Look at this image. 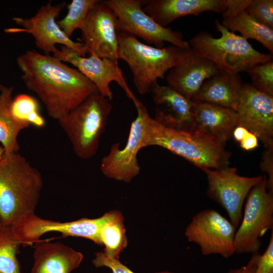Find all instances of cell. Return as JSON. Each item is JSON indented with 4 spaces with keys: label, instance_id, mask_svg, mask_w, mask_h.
I'll return each mask as SVG.
<instances>
[{
    "label": "cell",
    "instance_id": "1",
    "mask_svg": "<svg viewBox=\"0 0 273 273\" xmlns=\"http://www.w3.org/2000/svg\"><path fill=\"white\" fill-rule=\"evenodd\" d=\"M17 63L26 87L38 96L49 116L58 121L99 93L79 71L53 56L29 50L18 57Z\"/></svg>",
    "mask_w": 273,
    "mask_h": 273
},
{
    "label": "cell",
    "instance_id": "2",
    "mask_svg": "<svg viewBox=\"0 0 273 273\" xmlns=\"http://www.w3.org/2000/svg\"><path fill=\"white\" fill-rule=\"evenodd\" d=\"M43 181L40 172L18 153L0 160V219L9 226L21 215L34 211Z\"/></svg>",
    "mask_w": 273,
    "mask_h": 273
},
{
    "label": "cell",
    "instance_id": "3",
    "mask_svg": "<svg viewBox=\"0 0 273 273\" xmlns=\"http://www.w3.org/2000/svg\"><path fill=\"white\" fill-rule=\"evenodd\" d=\"M117 34L118 59L128 65L134 86L141 95L151 93L158 79H163L167 71L178 65L191 49L173 45L157 48L125 32L117 31Z\"/></svg>",
    "mask_w": 273,
    "mask_h": 273
},
{
    "label": "cell",
    "instance_id": "4",
    "mask_svg": "<svg viewBox=\"0 0 273 273\" xmlns=\"http://www.w3.org/2000/svg\"><path fill=\"white\" fill-rule=\"evenodd\" d=\"M157 146L178 155L202 170L229 166L231 153L222 143L197 131L165 127L151 118L147 147Z\"/></svg>",
    "mask_w": 273,
    "mask_h": 273
},
{
    "label": "cell",
    "instance_id": "5",
    "mask_svg": "<svg viewBox=\"0 0 273 273\" xmlns=\"http://www.w3.org/2000/svg\"><path fill=\"white\" fill-rule=\"evenodd\" d=\"M215 25L220 37L215 38L208 32L203 31L189 42L195 54L211 61L218 69L239 74L272 60V55L254 49L247 39L225 28L217 20Z\"/></svg>",
    "mask_w": 273,
    "mask_h": 273
},
{
    "label": "cell",
    "instance_id": "6",
    "mask_svg": "<svg viewBox=\"0 0 273 273\" xmlns=\"http://www.w3.org/2000/svg\"><path fill=\"white\" fill-rule=\"evenodd\" d=\"M112 109L110 101L96 93L58 121L78 157L96 155Z\"/></svg>",
    "mask_w": 273,
    "mask_h": 273
},
{
    "label": "cell",
    "instance_id": "7",
    "mask_svg": "<svg viewBox=\"0 0 273 273\" xmlns=\"http://www.w3.org/2000/svg\"><path fill=\"white\" fill-rule=\"evenodd\" d=\"M273 230V191L268 190L266 177L255 185L249 193L238 229L234 237L235 253L259 252L261 238Z\"/></svg>",
    "mask_w": 273,
    "mask_h": 273
},
{
    "label": "cell",
    "instance_id": "8",
    "mask_svg": "<svg viewBox=\"0 0 273 273\" xmlns=\"http://www.w3.org/2000/svg\"><path fill=\"white\" fill-rule=\"evenodd\" d=\"M102 2L115 13L117 31L132 34L157 48H163L164 42L189 49V42L184 40L183 34L170 27L158 24L143 9V0H104Z\"/></svg>",
    "mask_w": 273,
    "mask_h": 273
},
{
    "label": "cell",
    "instance_id": "9",
    "mask_svg": "<svg viewBox=\"0 0 273 273\" xmlns=\"http://www.w3.org/2000/svg\"><path fill=\"white\" fill-rule=\"evenodd\" d=\"M133 103L137 116L131 123L126 144L120 149L119 143L114 144L100 164L101 170L107 177L125 183L131 181L140 172L137 155L141 149L147 147L149 125L152 118L147 108L138 98Z\"/></svg>",
    "mask_w": 273,
    "mask_h": 273
},
{
    "label": "cell",
    "instance_id": "10",
    "mask_svg": "<svg viewBox=\"0 0 273 273\" xmlns=\"http://www.w3.org/2000/svg\"><path fill=\"white\" fill-rule=\"evenodd\" d=\"M65 5V2L53 5L51 2H49L31 17H13V21L21 27L8 28L5 29V31L9 33L22 32L31 34L36 47L45 55L53 54L58 49L56 45L60 44L85 57L88 50L85 44L81 42L74 41L67 36L56 21Z\"/></svg>",
    "mask_w": 273,
    "mask_h": 273
},
{
    "label": "cell",
    "instance_id": "11",
    "mask_svg": "<svg viewBox=\"0 0 273 273\" xmlns=\"http://www.w3.org/2000/svg\"><path fill=\"white\" fill-rule=\"evenodd\" d=\"M208 181L207 194L227 212L230 221L237 229L243 215L244 202L253 187L263 176L246 177L229 166L216 169H206Z\"/></svg>",
    "mask_w": 273,
    "mask_h": 273
},
{
    "label": "cell",
    "instance_id": "12",
    "mask_svg": "<svg viewBox=\"0 0 273 273\" xmlns=\"http://www.w3.org/2000/svg\"><path fill=\"white\" fill-rule=\"evenodd\" d=\"M236 229L227 218L213 209L196 213L185 230L188 240L198 245L204 255H219L227 258L235 253Z\"/></svg>",
    "mask_w": 273,
    "mask_h": 273
},
{
    "label": "cell",
    "instance_id": "13",
    "mask_svg": "<svg viewBox=\"0 0 273 273\" xmlns=\"http://www.w3.org/2000/svg\"><path fill=\"white\" fill-rule=\"evenodd\" d=\"M100 223V217L61 222L44 219L37 216L34 211H30L19 216L10 228L23 246L34 244L41 236L50 232L60 233L63 237L87 239L101 245L99 238Z\"/></svg>",
    "mask_w": 273,
    "mask_h": 273
},
{
    "label": "cell",
    "instance_id": "14",
    "mask_svg": "<svg viewBox=\"0 0 273 273\" xmlns=\"http://www.w3.org/2000/svg\"><path fill=\"white\" fill-rule=\"evenodd\" d=\"M54 57L63 62L75 67L96 86L99 93L111 101L113 97L110 84L116 82L132 102L137 98L127 85L118 61L99 58L94 55L88 57L79 55L73 50L61 46L53 54Z\"/></svg>",
    "mask_w": 273,
    "mask_h": 273
},
{
    "label": "cell",
    "instance_id": "15",
    "mask_svg": "<svg viewBox=\"0 0 273 273\" xmlns=\"http://www.w3.org/2000/svg\"><path fill=\"white\" fill-rule=\"evenodd\" d=\"M117 19L115 13L102 1L89 11L81 30L80 42L88 54L118 61Z\"/></svg>",
    "mask_w": 273,
    "mask_h": 273
},
{
    "label": "cell",
    "instance_id": "16",
    "mask_svg": "<svg viewBox=\"0 0 273 273\" xmlns=\"http://www.w3.org/2000/svg\"><path fill=\"white\" fill-rule=\"evenodd\" d=\"M236 113L238 125L254 134L266 149H273V96L243 83Z\"/></svg>",
    "mask_w": 273,
    "mask_h": 273
},
{
    "label": "cell",
    "instance_id": "17",
    "mask_svg": "<svg viewBox=\"0 0 273 273\" xmlns=\"http://www.w3.org/2000/svg\"><path fill=\"white\" fill-rule=\"evenodd\" d=\"M155 105L154 119L163 126L179 130L194 131V102L168 85L157 84L151 92Z\"/></svg>",
    "mask_w": 273,
    "mask_h": 273
},
{
    "label": "cell",
    "instance_id": "18",
    "mask_svg": "<svg viewBox=\"0 0 273 273\" xmlns=\"http://www.w3.org/2000/svg\"><path fill=\"white\" fill-rule=\"evenodd\" d=\"M218 69L212 62L190 49L181 62L169 70L166 78L168 86L193 101L204 81Z\"/></svg>",
    "mask_w": 273,
    "mask_h": 273
},
{
    "label": "cell",
    "instance_id": "19",
    "mask_svg": "<svg viewBox=\"0 0 273 273\" xmlns=\"http://www.w3.org/2000/svg\"><path fill=\"white\" fill-rule=\"evenodd\" d=\"M226 0H143V9L163 27L187 15H198L206 11L223 14Z\"/></svg>",
    "mask_w": 273,
    "mask_h": 273
},
{
    "label": "cell",
    "instance_id": "20",
    "mask_svg": "<svg viewBox=\"0 0 273 273\" xmlns=\"http://www.w3.org/2000/svg\"><path fill=\"white\" fill-rule=\"evenodd\" d=\"M30 273H71L78 267L83 254L59 242L39 240L34 244Z\"/></svg>",
    "mask_w": 273,
    "mask_h": 273
},
{
    "label": "cell",
    "instance_id": "21",
    "mask_svg": "<svg viewBox=\"0 0 273 273\" xmlns=\"http://www.w3.org/2000/svg\"><path fill=\"white\" fill-rule=\"evenodd\" d=\"M193 118L195 131L224 145L238 125L235 111L208 103L194 102Z\"/></svg>",
    "mask_w": 273,
    "mask_h": 273
},
{
    "label": "cell",
    "instance_id": "22",
    "mask_svg": "<svg viewBox=\"0 0 273 273\" xmlns=\"http://www.w3.org/2000/svg\"><path fill=\"white\" fill-rule=\"evenodd\" d=\"M243 85L239 74L218 69L204 81L193 101L216 105L236 112Z\"/></svg>",
    "mask_w": 273,
    "mask_h": 273
},
{
    "label": "cell",
    "instance_id": "23",
    "mask_svg": "<svg viewBox=\"0 0 273 273\" xmlns=\"http://www.w3.org/2000/svg\"><path fill=\"white\" fill-rule=\"evenodd\" d=\"M248 0H226L221 25L232 32L238 31L246 39L261 43L273 54V29L257 21L245 11Z\"/></svg>",
    "mask_w": 273,
    "mask_h": 273
},
{
    "label": "cell",
    "instance_id": "24",
    "mask_svg": "<svg viewBox=\"0 0 273 273\" xmlns=\"http://www.w3.org/2000/svg\"><path fill=\"white\" fill-rule=\"evenodd\" d=\"M0 91V143L5 150V155H9L18 152V135L29 125L18 121L11 113L13 87L3 86Z\"/></svg>",
    "mask_w": 273,
    "mask_h": 273
},
{
    "label": "cell",
    "instance_id": "25",
    "mask_svg": "<svg viewBox=\"0 0 273 273\" xmlns=\"http://www.w3.org/2000/svg\"><path fill=\"white\" fill-rule=\"evenodd\" d=\"M99 238L104 252L109 257L119 259V254L126 247L127 240L123 216L118 210H112L100 217Z\"/></svg>",
    "mask_w": 273,
    "mask_h": 273
},
{
    "label": "cell",
    "instance_id": "26",
    "mask_svg": "<svg viewBox=\"0 0 273 273\" xmlns=\"http://www.w3.org/2000/svg\"><path fill=\"white\" fill-rule=\"evenodd\" d=\"M10 109L12 116L19 122L37 128H42L46 124L37 100L28 94L16 96L11 102Z\"/></svg>",
    "mask_w": 273,
    "mask_h": 273
},
{
    "label": "cell",
    "instance_id": "27",
    "mask_svg": "<svg viewBox=\"0 0 273 273\" xmlns=\"http://www.w3.org/2000/svg\"><path fill=\"white\" fill-rule=\"evenodd\" d=\"M21 246L10 227L0 230V273H24L17 257Z\"/></svg>",
    "mask_w": 273,
    "mask_h": 273
},
{
    "label": "cell",
    "instance_id": "28",
    "mask_svg": "<svg viewBox=\"0 0 273 273\" xmlns=\"http://www.w3.org/2000/svg\"><path fill=\"white\" fill-rule=\"evenodd\" d=\"M99 0H73L68 5L66 15L57 23L70 38L77 29H81L90 9Z\"/></svg>",
    "mask_w": 273,
    "mask_h": 273
},
{
    "label": "cell",
    "instance_id": "29",
    "mask_svg": "<svg viewBox=\"0 0 273 273\" xmlns=\"http://www.w3.org/2000/svg\"><path fill=\"white\" fill-rule=\"evenodd\" d=\"M252 84L256 89L273 96V60L258 64L249 69Z\"/></svg>",
    "mask_w": 273,
    "mask_h": 273
},
{
    "label": "cell",
    "instance_id": "30",
    "mask_svg": "<svg viewBox=\"0 0 273 273\" xmlns=\"http://www.w3.org/2000/svg\"><path fill=\"white\" fill-rule=\"evenodd\" d=\"M245 11L258 22L273 29L272 0H248Z\"/></svg>",
    "mask_w": 273,
    "mask_h": 273
},
{
    "label": "cell",
    "instance_id": "31",
    "mask_svg": "<svg viewBox=\"0 0 273 273\" xmlns=\"http://www.w3.org/2000/svg\"><path fill=\"white\" fill-rule=\"evenodd\" d=\"M92 262L96 267L104 266L109 268L113 273H134L120 262L119 259L111 258L104 252H97ZM155 273L173 272L168 271H163Z\"/></svg>",
    "mask_w": 273,
    "mask_h": 273
},
{
    "label": "cell",
    "instance_id": "32",
    "mask_svg": "<svg viewBox=\"0 0 273 273\" xmlns=\"http://www.w3.org/2000/svg\"><path fill=\"white\" fill-rule=\"evenodd\" d=\"M254 273H273V230L266 249L259 255Z\"/></svg>",
    "mask_w": 273,
    "mask_h": 273
},
{
    "label": "cell",
    "instance_id": "33",
    "mask_svg": "<svg viewBox=\"0 0 273 273\" xmlns=\"http://www.w3.org/2000/svg\"><path fill=\"white\" fill-rule=\"evenodd\" d=\"M273 149H266L262 161L261 163V168L268 175L266 178V185L268 190L273 191V169H272V153Z\"/></svg>",
    "mask_w": 273,
    "mask_h": 273
},
{
    "label": "cell",
    "instance_id": "34",
    "mask_svg": "<svg viewBox=\"0 0 273 273\" xmlns=\"http://www.w3.org/2000/svg\"><path fill=\"white\" fill-rule=\"evenodd\" d=\"M240 143L243 149L250 151L258 146V138L254 134L249 131Z\"/></svg>",
    "mask_w": 273,
    "mask_h": 273
},
{
    "label": "cell",
    "instance_id": "35",
    "mask_svg": "<svg viewBox=\"0 0 273 273\" xmlns=\"http://www.w3.org/2000/svg\"><path fill=\"white\" fill-rule=\"evenodd\" d=\"M251 254L250 260L246 265L242 266L239 273H254L260 253L257 252Z\"/></svg>",
    "mask_w": 273,
    "mask_h": 273
},
{
    "label": "cell",
    "instance_id": "36",
    "mask_svg": "<svg viewBox=\"0 0 273 273\" xmlns=\"http://www.w3.org/2000/svg\"><path fill=\"white\" fill-rule=\"evenodd\" d=\"M248 131L249 130L244 127L241 125H237L233 131L232 136H233L235 141L240 142Z\"/></svg>",
    "mask_w": 273,
    "mask_h": 273
},
{
    "label": "cell",
    "instance_id": "37",
    "mask_svg": "<svg viewBox=\"0 0 273 273\" xmlns=\"http://www.w3.org/2000/svg\"><path fill=\"white\" fill-rule=\"evenodd\" d=\"M241 268L242 267L238 268L231 269L229 270L226 273H239L241 270Z\"/></svg>",
    "mask_w": 273,
    "mask_h": 273
},
{
    "label": "cell",
    "instance_id": "38",
    "mask_svg": "<svg viewBox=\"0 0 273 273\" xmlns=\"http://www.w3.org/2000/svg\"><path fill=\"white\" fill-rule=\"evenodd\" d=\"M5 155V150L3 147H0V160H1Z\"/></svg>",
    "mask_w": 273,
    "mask_h": 273
},
{
    "label": "cell",
    "instance_id": "39",
    "mask_svg": "<svg viewBox=\"0 0 273 273\" xmlns=\"http://www.w3.org/2000/svg\"><path fill=\"white\" fill-rule=\"evenodd\" d=\"M4 226L3 225L2 221L0 219V230L3 228Z\"/></svg>",
    "mask_w": 273,
    "mask_h": 273
},
{
    "label": "cell",
    "instance_id": "40",
    "mask_svg": "<svg viewBox=\"0 0 273 273\" xmlns=\"http://www.w3.org/2000/svg\"><path fill=\"white\" fill-rule=\"evenodd\" d=\"M3 85H2L0 83V90L2 89V88L3 87Z\"/></svg>",
    "mask_w": 273,
    "mask_h": 273
}]
</instances>
